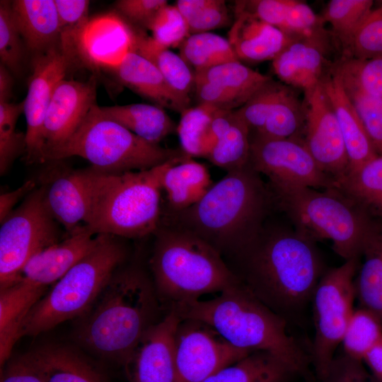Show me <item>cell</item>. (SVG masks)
Returning a JSON list of instances; mask_svg holds the SVG:
<instances>
[{"instance_id":"cell-5","label":"cell","mask_w":382,"mask_h":382,"mask_svg":"<svg viewBox=\"0 0 382 382\" xmlns=\"http://www.w3.org/2000/svg\"><path fill=\"white\" fill-rule=\"evenodd\" d=\"M154 234L149 265L156 291L167 313L241 283L221 254L195 235L163 225Z\"/></svg>"},{"instance_id":"cell-28","label":"cell","mask_w":382,"mask_h":382,"mask_svg":"<svg viewBox=\"0 0 382 382\" xmlns=\"http://www.w3.org/2000/svg\"><path fill=\"white\" fill-rule=\"evenodd\" d=\"M47 287L16 282L0 288V364L10 359L23 320L33 305L44 295Z\"/></svg>"},{"instance_id":"cell-41","label":"cell","mask_w":382,"mask_h":382,"mask_svg":"<svg viewBox=\"0 0 382 382\" xmlns=\"http://www.w3.org/2000/svg\"><path fill=\"white\" fill-rule=\"evenodd\" d=\"M26 47L18 27L11 1H0V59L13 75L23 72Z\"/></svg>"},{"instance_id":"cell-38","label":"cell","mask_w":382,"mask_h":382,"mask_svg":"<svg viewBox=\"0 0 382 382\" xmlns=\"http://www.w3.org/2000/svg\"><path fill=\"white\" fill-rule=\"evenodd\" d=\"M195 79L216 83L238 94L246 101L271 78L236 60L195 71Z\"/></svg>"},{"instance_id":"cell-20","label":"cell","mask_w":382,"mask_h":382,"mask_svg":"<svg viewBox=\"0 0 382 382\" xmlns=\"http://www.w3.org/2000/svg\"><path fill=\"white\" fill-rule=\"evenodd\" d=\"M97 241L98 234L83 226L63 241L31 257L13 283L22 281L45 287L55 284L95 247Z\"/></svg>"},{"instance_id":"cell-30","label":"cell","mask_w":382,"mask_h":382,"mask_svg":"<svg viewBox=\"0 0 382 382\" xmlns=\"http://www.w3.org/2000/svg\"><path fill=\"white\" fill-rule=\"evenodd\" d=\"M105 117L121 125L144 140L159 143L176 131L177 126L165 109L157 105L132 103L123 105L99 106Z\"/></svg>"},{"instance_id":"cell-55","label":"cell","mask_w":382,"mask_h":382,"mask_svg":"<svg viewBox=\"0 0 382 382\" xmlns=\"http://www.w3.org/2000/svg\"><path fill=\"white\" fill-rule=\"evenodd\" d=\"M0 382H45L25 354L11 358L1 368Z\"/></svg>"},{"instance_id":"cell-2","label":"cell","mask_w":382,"mask_h":382,"mask_svg":"<svg viewBox=\"0 0 382 382\" xmlns=\"http://www.w3.org/2000/svg\"><path fill=\"white\" fill-rule=\"evenodd\" d=\"M152 278L139 264L120 267L91 309L77 319L81 347L125 366L140 340L167 313Z\"/></svg>"},{"instance_id":"cell-19","label":"cell","mask_w":382,"mask_h":382,"mask_svg":"<svg viewBox=\"0 0 382 382\" xmlns=\"http://www.w3.org/2000/svg\"><path fill=\"white\" fill-rule=\"evenodd\" d=\"M136 28L115 13L89 21L78 47L79 57L92 66L116 67L134 50Z\"/></svg>"},{"instance_id":"cell-9","label":"cell","mask_w":382,"mask_h":382,"mask_svg":"<svg viewBox=\"0 0 382 382\" xmlns=\"http://www.w3.org/2000/svg\"><path fill=\"white\" fill-rule=\"evenodd\" d=\"M185 154L148 142L103 116L96 104L73 135L52 151L47 161L81 157L105 172L151 169Z\"/></svg>"},{"instance_id":"cell-49","label":"cell","mask_w":382,"mask_h":382,"mask_svg":"<svg viewBox=\"0 0 382 382\" xmlns=\"http://www.w3.org/2000/svg\"><path fill=\"white\" fill-rule=\"evenodd\" d=\"M282 82L270 79L259 88L239 108L236 109L239 118L248 127L250 135L262 128L269 111L282 87Z\"/></svg>"},{"instance_id":"cell-3","label":"cell","mask_w":382,"mask_h":382,"mask_svg":"<svg viewBox=\"0 0 382 382\" xmlns=\"http://www.w3.org/2000/svg\"><path fill=\"white\" fill-rule=\"evenodd\" d=\"M272 202L268 186L248 163L227 172L190 207L166 213L161 225L190 232L230 259L258 236Z\"/></svg>"},{"instance_id":"cell-56","label":"cell","mask_w":382,"mask_h":382,"mask_svg":"<svg viewBox=\"0 0 382 382\" xmlns=\"http://www.w3.org/2000/svg\"><path fill=\"white\" fill-rule=\"evenodd\" d=\"M36 187V181L30 179L13 190L1 193L0 195V223L13 211V207L22 198H25Z\"/></svg>"},{"instance_id":"cell-23","label":"cell","mask_w":382,"mask_h":382,"mask_svg":"<svg viewBox=\"0 0 382 382\" xmlns=\"http://www.w3.org/2000/svg\"><path fill=\"white\" fill-rule=\"evenodd\" d=\"M321 85L342 132L349 159V170L356 169L378 154L346 93L340 76L332 69L323 79Z\"/></svg>"},{"instance_id":"cell-24","label":"cell","mask_w":382,"mask_h":382,"mask_svg":"<svg viewBox=\"0 0 382 382\" xmlns=\"http://www.w3.org/2000/svg\"><path fill=\"white\" fill-rule=\"evenodd\" d=\"M236 14L228 40L239 61H272L293 40L277 28L245 11L236 9Z\"/></svg>"},{"instance_id":"cell-40","label":"cell","mask_w":382,"mask_h":382,"mask_svg":"<svg viewBox=\"0 0 382 382\" xmlns=\"http://www.w3.org/2000/svg\"><path fill=\"white\" fill-rule=\"evenodd\" d=\"M381 340L380 318L366 308H355L341 343L343 353L362 361L366 354Z\"/></svg>"},{"instance_id":"cell-58","label":"cell","mask_w":382,"mask_h":382,"mask_svg":"<svg viewBox=\"0 0 382 382\" xmlns=\"http://www.w3.org/2000/svg\"><path fill=\"white\" fill-rule=\"evenodd\" d=\"M13 75L3 64H0V103H10L13 94Z\"/></svg>"},{"instance_id":"cell-15","label":"cell","mask_w":382,"mask_h":382,"mask_svg":"<svg viewBox=\"0 0 382 382\" xmlns=\"http://www.w3.org/2000/svg\"><path fill=\"white\" fill-rule=\"evenodd\" d=\"M303 104L304 143L321 169L336 182L348 172L349 163L336 115L321 83L304 92Z\"/></svg>"},{"instance_id":"cell-1","label":"cell","mask_w":382,"mask_h":382,"mask_svg":"<svg viewBox=\"0 0 382 382\" xmlns=\"http://www.w3.org/2000/svg\"><path fill=\"white\" fill-rule=\"evenodd\" d=\"M230 260L241 282L284 319L312 301L325 272L315 241L295 228L263 227Z\"/></svg>"},{"instance_id":"cell-17","label":"cell","mask_w":382,"mask_h":382,"mask_svg":"<svg viewBox=\"0 0 382 382\" xmlns=\"http://www.w3.org/2000/svg\"><path fill=\"white\" fill-rule=\"evenodd\" d=\"M180 320L170 310L144 334L125 365L131 382H175L174 335Z\"/></svg>"},{"instance_id":"cell-37","label":"cell","mask_w":382,"mask_h":382,"mask_svg":"<svg viewBox=\"0 0 382 382\" xmlns=\"http://www.w3.org/2000/svg\"><path fill=\"white\" fill-rule=\"evenodd\" d=\"M221 110L209 104L199 103L181 112L176 132L183 153L191 158H206L211 125Z\"/></svg>"},{"instance_id":"cell-6","label":"cell","mask_w":382,"mask_h":382,"mask_svg":"<svg viewBox=\"0 0 382 382\" xmlns=\"http://www.w3.org/2000/svg\"><path fill=\"white\" fill-rule=\"evenodd\" d=\"M172 159L139 171L109 173L93 167L90 212L85 226L94 234L121 238L154 234L162 216V178Z\"/></svg>"},{"instance_id":"cell-10","label":"cell","mask_w":382,"mask_h":382,"mask_svg":"<svg viewBox=\"0 0 382 382\" xmlns=\"http://www.w3.org/2000/svg\"><path fill=\"white\" fill-rule=\"evenodd\" d=\"M359 260H345L325 271L312 298L315 333L310 357L319 381L328 374L355 309L354 278Z\"/></svg>"},{"instance_id":"cell-54","label":"cell","mask_w":382,"mask_h":382,"mask_svg":"<svg viewBox=\"0 0 382 382\" xmlns=\"http://www.w3.org/2000/svg\"><path fill=\"white\" fill-rule=\"evenodd\" d=\"M194 88L199 103L209 104L222 110H233L246 102L233 91L209 81L195 79Z\"/></svg>"},{"instance_id":"cell-29","label":"cell","mask_w":382,"mask_h":382,"mask_svg":"<svg viewBox=\"0 0 382 382\" xmlns=\"http://www.w3.org/2000/svg\"><path fill=\"white\" fill-rule=\"evenodd\" d=\"M354 278L356 299L382 321V220L373 219Z\"/></svg>"},{"instance_id":"cell-35","label":"cell","mask_w":382,"mask_h":382,"mask_svg":"<svg viewBox=\"0 0 382 382\" xmlns=\"http://www.w3.org/2000/svg\"><path fill=\"white\" fill-rule=\"evenodd\" d=\"M179 48L194 72L238 60L228 39L211 32L190 35Z\"/></svg>"},{"instance_id":"cell-25","label":"cell","mask_w":382,"mask_h":382,"mask_svg":"<svg viewBox=\"0 0 382 382\" xmlns=\"http://www.w3.org/2000/svg\"><path fill=\"white\" fill-rule=\"evenodd\" d=\"M11 6L27 52L35 57L60 44L54 0H15Z\"/></svg>"},{"instance_id":"cell-16","label":"cell","mask_w":382,"mask_h":382,"mask_svg":"<svg viewBox=\"0 0 382 382\" xmlns=\"http://www.w3.org/2000/svg\"><path fill=\"white\" fill-rule=\"evenodd\" d=\"M97 79L87 81L62 80L57 86L47 108L43 125V156L64 144L76 132L96 104Z\"/></svg>"},{"instance_id":"cell-18","label":"cell","mask_w":382,"mask_h":382,"mask_svg":"<svg viewBox=\"0 0 382 382\" xmlns=\"http://www.w3.org/2000/svg\"><path fill=\"white\" fill-rule=\"evenodd\" d=\"M93 167L52 170L42 183L44 200L69 234L85 226L90 212Z\"/></svg>"},{"instance_id":"cell-53","label":"cell","mask_w":382,"mask_h":382,"mask_svg":"<svg viewBox=\"0 0 382 382\" xmlns=\"http://www.w3.org/2000/svg\"><path fill=\"white\" fill-rule=\"evenodd\" d=\"M320 382H378L364 364L344 353L335 356L326 376Z\"/></svg>"},{"instance_id":"cell-32","label":"cell","mask_w":382,"mask_h":382,"mask_svg":"<svg viewBox=\"0 0 382 382\" xmlns=\"http://www.w3.org/2000/svg\"><path fill=\"white\" fill-rule=\"evenodd\" d=\"M297 373L273 354L255 350L203 382H289Z\"/></svg>"},{"instance_id":"cell-4","label":"cell","mask_w":382,"mask_h":382,"mask_svg":"<svg viewBox=\"0 0 382 382\" xmlns=\"http://www.w3.org/2000/svg\"><path fill=\"white\" fill-rule=\"evenodd\" d=\"M170 310L181 319L209 324L237 347L269 352L298 375L313 381L310 353L288 333L286 320L266 306L241 282L212 299L184 303Z\"/></svg>"},{"instance_id":"cell-44","label":"cell","mask_w":382,"mask_h":382,"mask_svg":"<svg viewBox=\"0 0 382 382\" xmlns=\"http://www.w3.org/2000/svg\"><path fill=\"white\" fill-rule=\"evenodd\" d=\"M332 69L343 83L382 97V56L364 59L345 57Z\"/></svg>"},{"instance_id":"cell-34","label":"cell","mask_w":382,"mask_h":382,"mask_svg":"<svg viewBox=\"0 0 382 382\" xmlns=\"http://www.w3.org/2000/svg\"><path fill=\"white\" fill-rule=\"evenodd\" d=\"M306 113L292 87L282 83L261 130L250 136L264 138L303 139Z\"/></svg>"},{"instance_id":"cell-43","label":"cell","mask_w":382,"mask_h":382,"mask_svg":"<svg viewBox=\"0 0 382 382\" xmlns=\"http://www.w3.org/2000/svg\"><path fill=\"white\" fill-rule=\"evenodd\" d=\"M24 113V100L0 103V174L3 175L15 159L26 152L25 133L16 131L19 116Z\"/></svg>"},{"instance_id":"cell-33","label":"cell","mask_w":382,"mask_h":382,"mask_svg":"<svg viewBox=\"0 0 382 382\" xmlns=\"http://www.w3.org/2000/svg\"><path fill=\"white\" fill-rule=\"evenodd\" d=\"M335 187L370 217L382 220V156L349 170L336 180Z\"/></svg>"},{"instance_id":"cell-11","label":"cell","mask_w":382,"mask_h":382,"mask_svg":"<svg viewBox=\"0 0 382 382\" xmlns=\"http://www.w3.org/2000/svg\"><path fill=\"white\" fill-rule=\"evenodd\" d=\"M59 231L40 185L1 223L0 288L15 282L31 257L59 242Z\"/></svg>"},{"instance_id":"cell-45","label":"cell","mask_w":382,"mask_h":382,"mask_svg":"<svg viewBox=\"0 0 382 382\" xmlns=\"http://www.w3.org/2000/svg\"><path fill=\"white\" fill-rule=\"evenodd\" d=\"M54 2L61 30L60 45L71 54L79 57L80 37L89 22L90 1L54 0Z\"/></svg>"},{"instance_id":"cell-7","label":"cell","mask_w":382,"mask_h":382,"mask_svg":"<svg viewBox=\"0 0 382 382\" xmlns=\"http://www.w3.org/2000/svg\"><path fill=\"white\" fill-rule=\"evenodd\" d=\"M121 239L98 234L95 247L30 308L22 324L21 337L37 336L84 316L126 260L127 248Z\"/></svg>"},{"instance_id":"cell-52","label":"cell","mask_w":382,"mask_h":382,"mask_svg":"<svg viewBox=\"0 0 382 382\" xmlns=\"http://www.w3.org/2000/svg\"><path fill=\"white\" fill-rule=\"evenodd\" d=\"M291 0L238 1L236 10L245 11L282 30Z\"/></svg>"},{"instance_id":"cell-57","label":"cell","mask_w":382,"mask_h":382,"mask_svg":"<svg viewBox=\"0 0 382 382\" xmlns=\"http://www.w3.org/2000/svg\"><path fill=\"white\" fill-rule=\"evenodd\" d=\"M362 362L373 376L382 382V340L366 354Z\"/></svg>"},{"instance_id":"cell-46","label":"cell","mask_w":382,"mask_h":382,"mask_svg":"<svg viewBox=\"0 0 382 382\" xmlns=\"http://www.w3.org/2000/svg\"><path fill=\"white\" fill-rule=\"evenodd\" d=\"M376 6L353 35L345 51L356 59H370L382 56V1Z\"/></svg>"},{"instance_id":"cell-26","label":"cell","mask_w":382,"mask_h":382,"mask_svg":"<svg viewBox=\"0 0 382 382\" xmlns=\"http://www.w3.org/2000/svg\"><path fill=\"white\" fill-rule=\"evenodd\" d=\"M112 70L123 85L155 105L180 113L190 107L173 92L156 66L134 51Z\"/></svg>"},{"instance_id":"cell-22","label":"cell","mask_w":382,"mask_h":382,"mask_svg":"<svg viewBox=\"0 0 382 382\" xmlns=\"http://www.w3.org/2000/svg\"><path fill=\"white\" fill-rule=\"evenodd\" d=\"M25 354L45 382H109L81 352L69 345L44 344Z\"/></svg>"},{"instance_id":"cell-12","label":"cell","mask_w":382,"mask_h":382,"mask_svg":"<svg viewBox=\"0 0 382 382\" xmlns=\"http://www.w3.org/2000/svg\"><path fill=\"white\" fill-rule=\"evenodd\" d=\"M250 165L269 180V187H335L307 149L303 139L250 136Z\"/></svg>"},{"instance_id":"cell-36","label":"cell","mask_w":382,"mask_h":382,"mask_svg":"<svg viewBox=\"0 0 382 382\" xmlns=\"http://www.w3.org/2000/svg\"><path fill=\"white\" fill-rule=\"evenodd\" d=\"M250 155V132L235 110L231 126L213 144L206 158L214 165L229 172L246 166Z\"/></svg>"},{"instance_id":"cell-13","label":"cell","mask_w":382,"mask_h":382,"mask_svg":"<svg viewBox=\"0 0 382 382\" xmlns=\"http://www.w3.org/2000/svg\"><path fill=\"white\" fill-rule=\"evenodd\" d=\"M174 350L175 382H203L253 352L233 345L211 325L195 319L180 320Z\"/></svg>"},{"instance_id":"cell-27","label":"cell","mask_w":382,"mask_h":382,"mask_svg":"<svg viewBox=\"0 0 382 382\" xmlns=\"http://www.w3.org/2000/svg\"><path fill=\"white\" fill-rule=\"evenodd\" d=\"M212 186L207 167L186 154L173 158L162 178L168 212L185 209L197 202Z\"/></svg>"},{"instance_id":"cell-50","label":"cell","mask_w":382,"mask_h":382,"mask_svg":"<svg viewBox=\"0 0 382 382\" xmlns=\"http://www.w3.org/2000/svg\"><path fill=\"white\" fill-rule=\"evenodd\" d=\"M148 30L158 43L168 48L180 47L190 35L186 20L175 5L168 4L158 11Z\"/></svg>"},{"instance_id":"cell-31","label":"cell","mask_w":382,"mask_h":382,"mask_svg":"<svg viewBox=\"0 0 382 382\" xmlns=\"http://www.w3.org/2000/svg\"><path fill=\"white\" fill-rule=\"evenodd\" d=\"M134 52L151 62L161 72L173 92L188 105L195 87V73L182 57L158 43L144 30L136 28Z\"/></svg>"},{"instance_id":"cell-51","label":"cell","mask_w":382,"mask_h":382,"mask_svg":"<svg viewBox=\"0 0 382 382\" xmlns=\"http://www.w3.org/2000/svg\"><path fill=\"white\" fill-rule=\"evenodd\" d=\"M168 4L166 0H119L115 2L118 14L132 25L148 29L158 11Z\"/></svg>"},{"instance_id":"cell-42","label":"cell","mask_w":382,"mask_h":382,"mask_svg":"<svg viewBox=\"0 0 382 382\" xmlns=\"http://www.w3.org/2000/svg\"><path fill=\"white\" fill-rule=\"evenodd\" d=\"M175 5L186 20L190 35L207 33L229 23L223 0H178Z\"/></svg>"},{"instance_id":"cell-14","label":"cell","mask_w":382,"mask_h":382,"mask_svg":"<svg viewBox=\"0 0 382 382\" xmlns=\"http://www.w3.org/2000/svg\"><path fill=\"white\" fill-rule=\"evenodd\" d=\"M75 59L60 44L33 57V71L24 100L28 163L45 162L42 137L46 112L57 86L65 79Z\"/></svg>"},{"instance_id":"cell-21","label":"cell","mask_w":382,"mask_h":382,"mask_svg":"<svg viewBox=\"0 0 382 382\" xmlns=\"http://www.w3.org/2000/svg\"><path fill=\"white\" fill-rule=\"evenodd\" d=\"M327 40H292L272 61L274 74L292 88L308 91L321 83L325 72Z\"/></svg>"},{"instance_id":"cell-39","label":"cell","mask_w":382,"mask_h":382,"mask_svg":"<svg viewBox=\"0 0 382 382\" xmlns=\"http://www.w3.org/2000/svg\"><path fill=\"white\" fill-rule=\"evenodd\" d=\"M374 5L371 0H331L328 3L321 18L331 25L344 51Z\"/></svg>"},{"instance_id":"cell-8","label":"cell","mask_w":382,"mask_h":382,"mask_svg":"<svg viewBox=\"0 0 382 382\" xmlns=\"http://www.w3.org/2000/svg\"><path fill=\"white\" fill-rule=\"evenodd\" d=\"M294 228L313 241L329 240L345 260L359 258L373 219L336 187H269Z\"/></svg>"},{"instance_id":"cell-48","label":"cell","mask_w":382,"mask_h":382,"mask_svg":"<svg viewBox=\"0 0 382 382\" xmlns=\"http://www.w3.org/2000/svg\"><path fill=\"white\" fill-rule=\"evenodd\" d=\"M324 23L306 3L291 0L282 31L293 40H327Z\"/></svg>"},{"instance_id":"cell-47","label":"cell","mask_w":382,"mask_h":382,"mask_svg":"<svg viewBox=\"0 0 382 382\" xmlns=\"http://www.w3.org/2000/svg\"><path fill=\"white\" fill-rule=\"evenodd\" d=\"M342 83L377 154L382 156V97Z\"/></svg>"}]
</instances>
